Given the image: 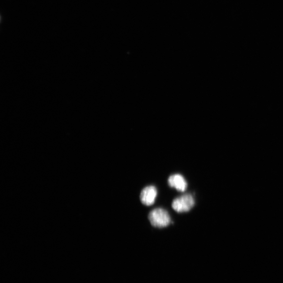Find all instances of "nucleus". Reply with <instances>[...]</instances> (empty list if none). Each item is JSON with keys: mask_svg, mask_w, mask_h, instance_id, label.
<instances>
[{"mask_svg": "<svg viewBox=\"0 0 283 283\" xmlns=\"http://www.w3.org/2000/svg\"><path fill=\"white\" fill-rule=\"evenodd\" d=\"M148 218L151 225L158 228L167 227L171 223L169 213L161 208H155L151 211Z\"/></svg>", "mask_w": 283, "mask_h": 283, "instance_id": "f257e3e1", "label": "nucleus"}, {"mask_svg": "<svg viewBox=\"0 0 283 283\" xmlns=\"http://www.w3.org/2000/svg\"><path fill=\"white\" fill-rule=\"evenodd\" d=\"M195 204L193 196L190 194H186L175 198L173 201L172 206L175 211L181 213L190 211Z\"/></svg>", "mask_w": 283, "mask_h": 283, "instance_id": "f03ea898", "label": "nucleus"}, {"mask_svg": "<svg viewBox=\"0 0 283 283\" xmlns=\"http://www.w3.org/2000/svg\"><path fill=\"white\" fill-rule=\"evenodd\" d=\"M157 194V189L154 186L145 187L141 191L140 201L145 206H152L155 203Z\"/></svg>", "mask_w": 283, "mask_h": 283, "instance_id": "7ed1b4c3", "label": "nucleus"}, {"mask_svg": "<svg viewBox=\"0 0 283 283\" xmlns=\"http://www.w3.org/2000/svg\"><path fill=\"white\" fill-rule=\"evenodd\" d=\"M168 183L171 187L175 188L181 192H185L187 187V183L185 179L179 174L170 176L168 179Z\"/></svg>", "mask_w": 283, "mask_h": 283, "instance_id": "20e7f679", "label": "nucleus"}]
</instances>
